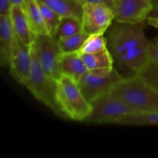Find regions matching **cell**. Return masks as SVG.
Returning a JSON list of instances; mask_svg holds the SVG:
<instances>
[{
  "label": "cell",
  "instance_id": "obj_22",
  "mask_svg": "<svg viewBox=\"0 0 158 158\" xmlns=\"http://www.w3.org/2000/svg\"><path fill=\"white\" fill-rule=\"evenodd\" d=\"M138 75L147 84L157 90L158 92V64L157 63H149L142 70H140Z\"/></svg>",
  "mask_w": 158,
  "mask_h": 158
},
{
  "label": "cell",
  "instance_id": "obj_7",
  "mask_svg": "<svg viewBox=\"0 0 158 158\" xmlns=\"http://www.w3.org/2000/svg\"><path fill=\"white\" fill-rule=\"evenodd\" d=\"M34 46L43 71L54 80H58L62 76L60 69L61 52L56 39L50 35H36Z\"/></svg>",
  "mask_w": 158,
  "mask_h": 158
},
{
  "label": "cell",
  "instance_id": "obj_18",
  "mask_svg": "<svg viewBox=\"0 0 158 158\" xmlns=\"http://www.w3.org/2000/svg\"><path fill=\"white\" fill-rule=\"evenodd\" d=\"M83 32L82 20L73 16H63L60 18L53 36L56 39L69 36Z\"/></svg>",
  "mask_w": 158,
  "mask_h": 158
},
{
  "label": "cell",
  "instance_id": "obj_21",
  "mask_svg": "<svg viewBox=\"0 0 158 158\" xmlns=\"http://www.w3.org/2000/svg\"><path fill=\"white\" fill-rule=\"evenodd\" d=\"M38 3L39 6H40V10H41L42 15H43V19H44L46 26L47 27L49 34L52 35V36H53L56 29L57 26H58V23L61 17L56 12H54L52 9H51L50 8H49L45 4H43V2L38 1Z\"/></svg>",
  "mask_w": 158,
  "mask_h": 158
},
{
  "label": "cell",
  "instance_id": "obj_5",
  "mask_svg": "<svg viewBox=\"0 0 158 158\" xmlns=\"http://www.w3.org/2000/svg\"><path fill=\"white\" fill-rule=\"evenodd\" d=\"M92 111L86 121L93 123H117L127 114L136 112L112 93L100 97L91 103Z\"/></svg>",
  "mask_w": 158,
  "mask_h": 158
},
{
  "label": "cell",
  "instance_id": "obj_8",
  "mask_svg": "<svg viewBox=\"0 0 158 158\" xmlns=\"http://www.w3.org/2000/svg\"><path fill=\"white\" fill-rule=\"evenodd\" d=\"M114 20V12L107 5L89 3L83 5V32L88 35L105 33L113 24Z\"/></svg>",
  "mask_w": 158,
  "mask_h": 158
},
{
  "label": "cell",
  "instance_id": "obj_29",
  "mask_svg": "<svg viewBox=\"0 0 158 158\" xmlns=\"http://www.w3.org/2000/svg\"><path fill=\"white\" fill-rule=\"evenodd\" d=\"M147 1H148V2H149L151 3V4H152V3H153V2H154V0H147Z\"/></svg>",
  "mask_w": 158,
  "mask_h": 158
},
{
  "label": "cell",
  "instance_id": "obj_20",
  "mask_svg": "<svg viewBox=\"0 0 158 158\" xmlns=\"http://www.w3.org/2000/svg\"><path fill=\"white\" fill-rule=\"evenodd\" d=\"M105 33L91 34L79 50L80 54H89L100 52L107 48Z\"/></svg>",
  "mask_w": 158,
  "mask_h": 158
},
{
  "label": "cell",
  "instance_id": "obj_11",
  "mask_svg": "<svg viewBox=\"0 0 158 158\" xmlns=\"http://www.w3.org/2000/svg\"><path fill=\"white\" fill-rule=\"evenodd\" d=\"M9 17L15 35L25 44L32 45L35 42L36 34L32 29L24 6L12 5Z\"/></svg>",
  "mask_w": 158,
  "mask_h": 158
},
{
  "label": "cell",
  "instance_id": "obj_14",
  "mask_svg": "<svg viewBox=\"0 0 158 158\" xmlns=\"http://www.w3.org/2000/svg\"><path fill=\"white\" fill-rule=\"evenodd\" d=\"M56 12L60 17L73 16L82 20L83 3L81 0H38Z\"/></svg>",
  "mask_w": 158,
  "mask_h": 158
},
{
  "label": "cell",
  "instance_id": "obj_25",
  "mask_svg": "<svg viewBox=\"0 0 158 158\" xmlns=\"http://www.w3.org/2000/svg\"><path fill=\"white\" fill-rule=\"evenodd\" d=\"M84 4H106L113 9V0H81Z\"/></svg>",
  "mask_w": 158,
  "mask_h": 158
},
{
  "label": "cell",
  "instance_id": "obj_3",
  "mask_svg": "<svg viewBox=\"0 0 158 158\" xmlns=\"http://www.w3.org/2000/svg\"><path fill=\"white\" fill-rule=\"evenodd\" d=\"M56 98L64 118L86 121L92 111V105L86 100L78 83L71 77L62 75L56 80Z\"/></svg>",
  "mask_w": 158,
  "mask_h": 158
},
{
  "label": "cell",
  "instance_id": "obj_10",
  "mask_svg": "<svg viewBox=\"0 0 158 158\" xmlns=\"http://www.w3.org/2000/svg\"><path fill=\"white\" fill-rule=\"evenodd\" d=\"M32 66V45L23 43L15 35L9 61V72L14 80L26 86Z\"/></svg>",
  "mask_w": 158,
  "mask_h": 158
},
{
  "label": "cell",
  "instance_id": "obj_26",
  "mask_svg": "<svg viewBox=\"0 0 158 158\" xmlns=\"http://www.w3.org/2000/svg\"><path fill=\"white\" fill-rule=\"evenodd\" d=\"M149 16L158 17V0H154L152 3V9Z\"/></svg>",
  "mask_w": 158,
  "mask_h": 158
},
{
  "label": "cell",
  "instance_id": "obj_28",
  "mask_svg": "<svg viewBox=\"0 0 158 158\" xmlns=\"http://www.w3.org/2000/svg\"><path fill=\"white\" fill-rule=\"evenodd\" d=\"M12 5H19V6H24L25 0H10Z\"/></svg>",
  "mask_w": 158,
  "mask_h": 158
},
{
  "label": "cell",
  "instance_id": "obj_23",
  "mask_svg": "<svg viewBox=\"0 0 158 158\" xmlns=\"http://www.w3.org/2000/svg\"><path fill=\"white\" fill-rule=\"evenodd\" d=\"M149 63L158 64V40L151 43L149 49Z\"/></svg>",
  "mask_w": 158,
  "mask_h": 158
},
{
  "label": "cell",
  "instance_id": "obj_9",
  "mask_svg": "<svg viewBox=\"0 0 158 158\" xmlns=\"http://www.w3.org/2000/svg\"><path fill=\"white\" fill-rule=\"evenodd\" d=\"M152 4L147 0H113L114 21L137 23L147 21Z\"/></svg>",
  "mask_w": 158,
  "mask_h": 158
},
{
  "label": "cell",
  "instance_id": "obj_27",
  "mask_svg": "<svg viewBox=\"0 0 158 158\" xmlns=\"http://www.w3.org/2000/svg\"><path fill=\"white\" fill-rule=\"evenodd\" d=\"M147 23L148 25L153 26L155 29H158V17H152L149 16L147 19Z\"/></svg>",
  "mask_w": 158,
  "mask_h": 158
},
{
  "label": "cell",
  "instance_id": "obj_17",
  "mask_svg": "<svg viewBox=\"0 0 158 158\" xmlns=\"http://www.w3.org/2000/svg\"><path fill=\"white\" fill-rule=\"evenodd\" d=\"M117 124L158 126V112H134L120 119Z\"/></svg>",
  "mask_w": 158,
  "mask_h": 158
},
{
  "label": "cell",
  "instance_id": "obj_15",
  "mask_svg": "<svg viewBox=\"0 0 158 158\" xmlns=\"http://www.w3.org/2000/svg\"><path fill=\"white\" fill-rule=\"evenodd\" d=\"M26 10L32 29L36 35H49L37 0H25Z\"/></svg>",
  "mask_w": 158,
  "mask_h": 158
},
{
  "label": "cell",
  "instance_id": "obj_1",
  "mask_svg": "<svg viewBox=\"0 0 158 158\" xmlns=\"http://www.w3.org/2000/svg\"><path fill=\"white\" fill-rule=\"evenodd\" d=\"M107 49L125 77L135 76L149 63V49L152 42L145 34V23L115 21L106 35Z\"/></svg>",
  "mask_w": 158,
  "mask_h": 158
},
{
  "label": "cell",
  "instance_id": "obj_12",
  "mask_svg": "<svg viewBox=\"0 0 158 158\" xmlns=\"http://www.w3.org/2000/svg\"><path fill=\"white\" fill-rule=\"evenodd\" d=\"M15 39L9 15H0V62L3 66H9Z\"/></svg>",
  "mask_w": 158,
  "mask_h": 158
},
{
  "label": "cell",
  "instance_id": "obj_16",
  "mask_svg": "<svg viewBox=\"0 0 158 158\" xmlns=\"http://www.w3.org/2000/svg\"><path fill=\"white\" fill-rule=\"evenodd\" d=\"M80 56L84 61L88 71L114 68V59L107 48L100 52L89 54H80Z\"/></svg>",
  "mask_w": 158,
  "mask_h": 158
},
{
  "label": "cell",
  "instance_id": "obj_13",
  "mask_svg": "<svg viewBox=\"0 0 158 158\" xmlns=\"http://www.w3.org/2000/svg\"><path fill=\"white\" fill-rule=\"evenodd\" d=\"M60 69L62 75L68 76L77 82L88 71L79 52L61 53L60 56Z\"/></svg>",
  "mask_w": 158,
  "mask_h": 158
},
{
  "label": "cell",
  "instance_id": "obj_6",
  "mask_svg": "<svg viewBox=\"0 0 158 158\" xmlns=\"http://www.w3.org/2000/svg\"><path fill=\"white\" fill-rule=\"evenodd\" d=\"M123 78V76L114 67V70L106 75L87 71L77 83L83 97L91 104L100 97L112 92L114 86Z\"/></svg>",
  "mask_w": 158,
  "mask_h": 158
},
{
  "label": "cell",
  "instance_id": "obj_19",
  "mask_svg": "<svg viewBox=\"0 0 158 158\" xmlns=\"http://www.w3.org/2000/svg\"><path fill=\"white\" fill-rule=\"evenodd\" d=\"M89 35L86 32H80L69 36L57 39V43L61 53L79 52Z\"/></svg>",
  "mask_w": 158,
  "mask_h": 158
},
{
  "label": "cell",
  "instance_id": "obj_2",
  "mask_svg": "<svg viewBox=\"0 0 158 158\" xmlns=\"http://www.w3.org/2000/svg\"><path fill=\"white\" fill-rule=\"evenodd\" d=\"M111 93L136 112H158V92L138 75L123 77Z\"/></svg>",
  "mask_w": 158,
  "mask_h": 158
},
{
  "label": "cell",
  "instance_id": "obj_24",
  "mask_svg": "<svg viewBox=\"0 0 158 158\" xmlns=\"http://www.w3.org/2000/svg\"><path fill=\"white\" fill-rule=\"evenodd\" d=\"M11 6L10 0H0V15H9Z\"/></svg>",
  "mask_w": 158,
  "mask_h": 158
},
{
  "label": "cell",
  "instance_id": "obj_4",
  "mask_svg": "<svg viewBox=\"0 0 158 158\" xmlns=\"http://www.w3.org/2000/svg\"><path fill=\"white\" fill-rule=\"evenodd\" d=\"M26 86L41 103L52 110L56 115L64 118L56 98V80L48 76L41 67L34 43L32 44V66Z\"/></svg>",
  "mask_w": 158,
  "mask_h": 158
}]
</instances>
